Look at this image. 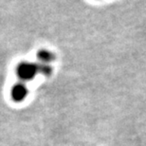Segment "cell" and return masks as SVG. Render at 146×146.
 <instances>
[{
	"mask_svg": "<svg viewBox=\"0 0 146 146\" xmlns=\"http://www.w3.org/2000/svg\"><path fill=\"white\" fill-rule=\"evenodd\" d=\"M52 71H53V68L50 65L42 63L22 62L16 68L17 76L23 83L33 80L38 73L45 76H50Z\"/></svg>",
	"mask_w": 146,
	"mask_h": 146,
	"instance_id": "cell-1",
	"label": "cell"
},
{
	"mask_svg": "<svg viewBox=\"0 0 146 146\" xmlns=\"http://www.w3.org/2000/svg\"><path fill=\"white\" fill-rule=\"evenodd\" d=\"M28 93H29V89L27 86H26V84L23 83V82H20V83H17L13 86L11 91V95L14 102L21 103L28 96Z\"/></svg>",
	"mask_w": 146,
	"mask_h": 146,
	"instance_id": "cell-2",
	"label": "cell"
},
{
	"mask_svg": "<svg viewBox=\"0 0 146 146\" xmlns=\"http://www.w3.org/2000/svg\"><path fill=\"white\" fill-rule=\"evenodd\" d=\"M37 59L39 60V63L42 64H48L56 60V55L52 51L46 50V49H40L37 51L36 54Z\"/></svg>",
	"mask_w": 146,
	"mask_h": 146,
	"instance_id": "cell-3",
	"label": "cell"
}]
</instances>
